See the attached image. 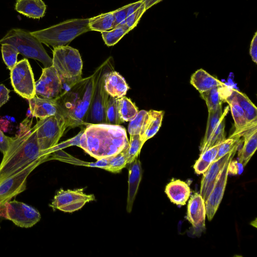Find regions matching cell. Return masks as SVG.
<instances>
[{"label": "cell", "mask_w": 257, "mask_h": 257, "mask_svg": "<svg viewBox=\"0 0 257 257\" xmlns=\"http://www.w3.org/2000/svg\"><path fill=\"white\" fill-rule=\"evenodd\" d=\"M26 118L0 164V183L33 162L48 158L41 151L37 138L36 127Z\"/></svg>", "instance_id": "obj_1"}, {"label": "cell", "mask_w": 257, "mask_h": 257, "mask_svg": "<svg viewBox=\"0 0 257 257\" xmlns=\"http://www.w3.org/2000/svg\"><path fill=\"white\" fill-rule=\"evenodd\" d=\"M125 128L120 125L87 124L79 147L97 160L115 155L128 145Z\"/></svg>", "instance_id": "obj_2"}, {"label": "cell", "mask_w": 257, "mask_h": 257, "mask_svg": "<svg viewBox=\"0 0 257 257\" xmlns=\"http://www.w3.org/2000/svg\"><path fill=\"white\" fill-rule=\"evenodd\" d=\"M89 31V19H75L31 33L42 43L55 48L66 46L77 36Z\"/></svg>", "instance_id": "obj_3"}, {"label": "cell", "mask_w": 257, "mask_h": 257, "mask_svg": "<svg viewBox=\"0 0 257 257\" xmlns=\"http://www.w3.org/2000/svg\"><path fill=\"white\" fill-rule=\"evenodd\" d=\"M7 43L14 46L26 58L41 62L45 68L52 66L53 61L42 45L30 32L21 29H12L0 40V44Z\"/></svg>", "instance_id": "obj_4"}, {"label": "cell", "mask_w": 257, "mask_h": 257, "mask_svg": "<svg viewBox=\"0 0 257 257\" xmlns=\"http://www.w3.org/2000/svg\"><path fill=\"white\" fill-rule=\"evenodd\" d=\"M112 57L108 58L97 68V74L92 98L85 124L106 123L105 110L109 95L104 87L106 74L114 70Z\"/></svg>", "instance_id": "obj_5"}, {"label": "cell", "mask_w": 257, "mask_h": 257, "mask_svg": "<svg viewBox=\"0 0 257 257\" xmlns=\"http://www.w3.org/2000/svg\"><path fill=\"white\" fill-rule=\"evenodd\" d=\"M37 138L41 151L48 158L67 127L63 115L57 114L40 119L35 125Z\"/></svg>", "instance_id": "obj_6"}, {"label": "cell", "mask_w": 257, "mask_h": 257, "mask_svg": "<svg viewBox=\"0 0 257 257\" xmlns=\"http://www.w3.org/2000/svg\"><path fill=\"white\" fill-rule=\"evenodd\" d=\"M52 61L60 78L78 80L82 78L83 63L77 49L67 45L54 48Z\"/></svg>", "instance_id": "obj_7"}, {"label": "cell", "mask_w": 257, "mask_h": 257, "mask_svg": "<svg viewBox=\"0 0 257 257\" xmlns=\"http://www.w3.org/2000/svg\"><path fill=\"white\" fill-rule=\"evenodd\" d=\"M0 216L24 228L33 226L41 219V214L36 209L16 200L7 202L0 206Z\"/></svg>", "instance_id": "obj_8"}, {"label": "cell", "mask_w": 257, "mask_h": 257, "mask_svg": "<svg viewBox=\"0 0 257 257\" xmlns=\"http://www.w3.org/2000/svg\"><path fill=\"white\" fill-rule=\"evenodd\" d=\"M10 71L11 84L15 91L28 100L33 97L36 95L35 81L28 60L24 58L18 62Z\"/></svg>", "instance_id": "obj_9"}, {"label": "cell", "mask_w": 257, "mask_h": 257, "mask_svg": "<svg viewBox=\"0 0 257 257\" xmlns=\"http://www.w3.org/2000/svg\"><path fill=\"white\" fill-rule=\"evenodd\" d=\"M83 188L65 190L60 189L54 196L49 206L54 210L73 212L82 208L87 202L94 201L93 194H86Z\"/></svg>", "instance_id": "obj_10"}, {"label": "cell", "mask_w": 257, "mask_h": 257, "mask_svg": "<svg viewBox=\"0 0 257 257\" xmlns=\"http://www.w3.org/2000/svg\"><path fill=\"white\" fill-rule=\"evenodd\" d=\"M44 162L40 160L33 162L0 183V206L26 190L27 177L34 169Z\"/></svg>", "instance_id": "obj_11"}, {"label": "cell", "mask_w": 257, "mask_h": 257, "mask_svg": "<svg viewBox=\"0 0 257 257\" xmlns=\"http://www.w3.org/2000/svg\"><path fill=\"white\" fill-rule=\"evenodd\" d=\"M97 68L89 79L81 97L66 119L67 127L73 128L85 124L95 84Z\"/></svg>", "instance_id": "obj_12"}, {"label": "cell", "mask_w": 257, "mask_h": 257, "mask_svg": "<svg viewBox=\"0 0 257 257\" xmlns=\"http://www.w3.org/2000/svg\"><path fill=\"white\" fill-rule=\"evenodd\" d=\"M61 82L58 74L52 66L44 68L40 78L35 82L36 95L38 96L56 99L61 93Z\"/></svg>", "instance_id": "obj_13"}, {"label": "cell", "mask_w": 257, "mask_h": 257, "mask_svg": "<svg viewBox=\"0 0 257 257\" xmlns=\"http://www.w3.org/2000/svg\"><path fill=\"white\" fill-rule=\"evenodd\" d=\"M235 155H232L227 160L220 172L215 185L205 202L206 215L211 221L217 211L224 193L228 176V166Z\"/></svg>", "instance_id": "obj_14"}, {"label": "cell", "mask_w": 257, "mask_h": 257, "mask_svg": "<svg viewBox=\"0 0 257 257\" xmlns=\"http://www.w3.org/2000/svg\"><path fill=\"white\" fill-rule=\"evenodd\" d=\"M238 147L217 160L214 161L208 169L203 173L201 181L200 194L205 202L211 193L217 178L229 158L235 155Z\"/></svg>", "instance_id": "obj_15"}, {"label": "cell", "mask_w": 257, "mask_h": 257, "mask_svg": "<svg viewBox=\"0 0 257 257\" xmlns=\"http://www.w3.org/2000/svg\"><path fill=\"white\" fill-rule=\"evenodd\" d=\"M28 101L30 112L33 117L43 119L57 114L62 115L56 98H44L35 95L28 99Z\"/></svg>", "instance_id": "obj_16"}, {"label": "cell", "mask_w": 257, "mask_h": 257, "mask_svg": "<svg viewBox=\"0 0 257 257\" xmlns=\"http://www.w3.org/2000/svg\"><path fill=\"white\" fill-rule=\"evenodd\" d=\"M205 201L200 194L195 193L190 197L187 206V218L194 229L202 231L205 228Z\"/></svg>", "instance_id": "obj_17"}, {"label": "cell", "mask_w": 257, "mask_h": 257, "mask_svg": "<svg viewBox=\"0 0 257 257\" xmlns=\"http://www.w3.org/2000/svg\"><path fill=\"white\" fill-rule=\"evenodd\" d=\"M88 79L89 76L82 78L69 91L56 98L66 120L81 97Z\"/></svg>", "instance_id": "obj_18"}, {"label": "cell", "mask_w": 257, "mask_h": 257, "mask_svg": "<svg viewBox=\"0 0 257 257\" xmlns=\"http://www.w3.org/2000/svg\"><path fill=\"white\" fill-rule=\"evenodd\" d=\"M128 165V191L126 209L127 213H131L142 180L143 170L141 163L138 158Z\"/></svg>", "instance_id": "obj_19"}, {"label": "cell", "mask_w": 257, "mask_h": 257, "mask_svg": "<svg viewBox=\"0 0 257 257\" xmlns=\"http://www.w3.org/2000/svg\"><path fill=\"white\" fill-rule=\"evenodd\" d=\"M165 193L170 201L178 205H184L190 195V189L184 181L172 180L166 186Z\"/></svg>", "instance_id": "obj_20"}, {"label": "cell", "mask_w": 257, "mask_h": 257, "mask_svg": "<svg viewBox=\"0 0 257 257\" xmlns=\"http://www.w3.org/2000/svg\"><path fill=\"white\" fill-rule=\"evenodd\" d=\"M104 87L109 96L116 98L125 96L130 88L124 78L114 70L106 74Z\"/></svg>", "instance_id": "obj_21"}, {"label": "cell", "mask_w": 257, "mask_h": 257, "mask_svg": "<svg viewBox=\"0 0 257 257\" xmlns=\"http://www.w3.org/2000/svg\"><path fill=\"white\" fill-rule=\"evenodd\" d=\"M244 144L238 153V162L245 167L257 148V125H254L242 135Z\"/></svg>", "instance_id": "obj_22"}, {"label": "cell", "mask_w": 257, "mask_h": 257, "mask_svg": "<svg viewBox=\"0 0 257 257\" xmlns=\"http://www.w3.org/2000/svg\"><path fill=\"white\" fill-rule=\"evenodd\" d=\"M46 6L42 0H17L15 10L33 19H40L45 15Z\"/></svg>", "instance_id": "obj_23"}, {"label": "cell", "mask_w": 257, "mask_h": 257, "mask_svg": "<svg viewBox=\"0 0 257 257\" xmlns=\"http://www.w3.org/2000/svg\"><path fill=\"white\" fill-rule=\"evenodd\" d=\"M231 88L224 85L212 88L200 93L205 101L208 111L216 109L225 102L226 98L230 94Z\"/></svg>", "instance_id": "obj_24"}, {"label": "cell", "mask_w": 257, "mask_h": 257, "mask_svg": "<svg viewBox=\"0 0 257 257\" xmlns=\"http://www.w3.org/2000/svg\"><path fill=\"white\" fill-rule=\"evenodd\" d=\"M190 83L200 92L225 85L203 69L196 71L191 76Z\"/></svg>", "instance_id": "obj_25"}, {"label": "cell", "mask_w": 257, "mask_h": 257, "mask_svg": "<svg viewBox=\"0 0 257 257\" xmlns=\"http://www.w3.org/2000/svg\"><path fill=\"white\" fill-rule=\"evenodd\" d=\"M164 114L163 111L150 110L148 111V117L145 127L140 135L145 142L154 137L158 132L162 124Z\"/></svg>", "instance_id": "obj_26"}, {"label": "cell", "mask_w": 257, "mask_h": 257, "mask_svg": "<svg viewBox=\"0 0 257 257\" xmlns=\"http://www.w3.org/2000/svg\"><path fill=\"white\" fill-rule=\"evenodd\" d=\"M231 95L244 111L248 123L257 122V109L246 94L231 88Z\"/></svg>", "instance_id": "obj_27"}, {"label": "cell", "mask_w": 257, "mask_h": 257, "mask_svg": "<svg viewBox=\"0 0 257 257\" xmlns=\"http://www.w3.org/2000/svg\"><path fill=\"white\" fill-rule=\"evenodd\" d=\"M116 25L113 11L89 19V27L91 31L105 32L114 28Z\"/></svg>", "instance_id": "obj_28"}, {"label": "cell", "mask_w": 257, "mask_h": 257, "mask_svg": "<svg viewBox=\"0 0 257 257\" xmlns=\"http://www.w3.org/2000/svg\"><path fill=\"white\" fill-rule=\"evenodd\" d=\"M225 102L228 103L229 104L232 115L234 121V125L235 127V131L234 132H238L249 125L257 123V122L251 124L247 123L243 110L239 104L232 97L231 93L226 98Z\"/></svg>", "instance_id": "obj_29"}, {"label": "cell", "mask_w": 257, "mask_h": 257, "mask_svg": "<svg viewBox=\"0 0 257 257\" xmlns=\"http://www.w3.org/2000/svg\"><path fill=\"white\" fill-rule=\"evenodd\" d=\"M219 146L211 147L200 154L193 167L196 173L203 174L208 169L215 160Z\"/></svg>", "instance_id": "obj_30"}, {"label": "cell", "mask_w": 257, "mask_h": 257, "mask_svg": "<svg viewBox=\"0 0 257 257\" xmlns=\"http://www.w3.org/2000/svg\"><path fill=\"white\" fill-rule=\"evenodd\" d=\"M222 114V105H219L214 110L208 111L206 129L204 139L201 144L200 153L203 151L207 145L210 136L219 123Z\"/></svg>", "instance_id": "obj_31"}, {"label": "cell", "mask_w": 257, "mask_h": 257, "mask_svg": "<svg viewBox=\"0 0 257 257\" xmlns=\"http://www.w3.org/2000/svg\"><path fill=\"white\" fill-rule=\"evenodd\" d=\"M130 31V29L123 22L110 31L101 33L105 44L108 46H111L116 44Z\"/></svg>", "instance_id": "obj_32"}, {"label": "cell", "mask_w": 257, "mask_h": 257, "mask_svg": "<svg viewBox=\"0 0 257 257\" xmlns=\"http://www.w3.org/2000/svg\"><path fill=\"white\" fill-rule=\"evenodd\" d=\"M117 104L119 115L123 122L133 120L139 112L136 105L125 96L118 98Z\"/></svg>", "instance_id": "obj_33"}, {"label": "cell", "mask_w": 257, "mask_h": 257, "mask_svg": "<svg viewBox=\"0 0 257 257\" xmlns=\"http://www.w3.org/2000/svg\"><path fill=\"white\" fill-rule=\"evenodd\" d=\"M228 109L229 107L228 106L225 108L219 123L210 136L207 145L201 153L211 147L220 145L225 140L224 134L225 117L228 112Z\"/></svg>", "instance_id": "obj_34"}, {"label": "cell", "mask_w": 257, "mask_h": 257, "mask_svg": "<svg viewBox=\"0 0 257 257\" xmlns=\"http://www.w3.org/2000/svg\"><path fill=\"white\" fill-rule=\"evenodd\" d=\"M118 98L109 96L105 110L106 123L112 125H120L123 121L119 115Z\"/></svg>", "instance_id": "obj_35"}, {"label": "cell", "mask_w": 257, "mask_h": 257, "mask_svg": "<svg viewBox=\"0 0 257 257\" xmlns=\"http://www.w3.org/2000/svg\"><path fill=\"white\" fill-rule=\"evenodd\" d=\"M145 143L140 135H130V141L126 148L127 165L138 158Z\"/></svg>", "instance_id": "obj_36"}, {"label": "cell", "mask_w": 257, "mask_h": 257, "mask_svg": "<svg viewBox=\"0 0 257 257\" xmlns=\"http://www.w3.org/2000/svg\"><path fill=\"white\" fill-rule=\"evenodd\" d=\"M127 165L126 149L119 153L108 157V165L106 171L117 173Z\"/></svg>", "instance_id": "obj_37"}, {"label": "cell", "mask_w": 257, "mask_h": 257, "mask_svg": "<svg viewBox=\"0 0 257 257\" xmlns=\"http://www.w3.org/2000/svg\"><path fill=\"white\" fill-rule=\"evenodd\" d=\"M148 117V111L141 110L136 116L130 121L128 132L130 135H141L143 131Z\"/></svg>", "instance_id": "obj_38"}, {"label": "cell", "mask_w": 257, "mask_h": 257, "mask_svg": "<svg viewBox=\"0 0 257 257\" xmlns=\"http://www.w3.org/2000/svg\"><path fill=\"white\" fill-rule=\"evenodd\" d=\"M1 51L4 62L10 70L17 63V56L19 52L13 45L4 43L1 44Z\"/></svg>", "instance_id": "obj_39"}, {"label": "cell", "mask_w": 257, "mask_h": 257, "mask_svg": "<svg viewBox=\"0 0 257 257\" xmlns=\"http://www.w3.org/2000/svg\"><path fill=\"white\" fill-rule=\"evenodd\" d=\"M143 1L141 0L113 11L117 25L123 22L127 17L140 7Z\"/></svg>", "instance_id": "obj_40"}, {"label": "cell", "mask_w": 257, "mask_h": 257, "mask_svg": "<svg viewBox=\"0 0 257 257\" xmlns=\"http://www.w3.org/2000/svg\"><path fill=\"white\" fill-rule=\"evenodd\" d=\"M241 142L242 141L240 139L230 138L225 139L219 145L214 161L218 160L223 156L231 152L235 148L238 147Z\"/></svg>", "instance_id": "obj_41"}, {"label": "cell", "mask_w": 257, "mask_h": 257, "mask_svg": "<svg viewBox=\"0 0 257 257\" xmlns=\"http://www.w3.org/2000/svg\"><path fill=\"white\" fill-rule=\"evenodd\" d=\"M146 11L145 5L143 2L138 9L126 18L124 22L131 30L137 26L140 18Z\"/></svg>", "instance_id": "obj_42"}, {"label": "cell", "mask_w": 257, "mask_h": 257, "mask_svg": "<svg viewBox=\"0 0 257 257\" xmlns=\"http://www.w3.org/2000/svg\"><path fill=\"white\" fill-rule=\"evenodd\" d=\"M13 141V138L6 136L0 129V151L3 155L8 151Z\"/></svg>", "instance_id": "obj_43"}, {"label": "cell", "mask_w": 257, "mask_h": 257, "mask_svg": "<svg viewBox=\"0 0 257 257\" xmlns=\"http://www.w3.org/2000/svg\"><path fill=\"white\" fill-rule=\"evenodd\" d=\"M243 167L242 164L238 161L232 159L228 166V174L240 175L243 172Z\"/></svg>", "instance_id": "obj_44"}, {"label": "cell", "mask_w": 257, "mask_h": 257, "mask_svg": "<svg viewBox=\"0 0 257 257\" xmlns=\"http://www.w3.org/2000/svg\"><path fill=\"white\" fill-rule=\"evenodd\" d=\"M249 54L251 57L252 60L255 63L257 62V35L256 32L255 33L254 35L251 40Z\"/></svg>", "instance_id": "obj_45"}, {"label": "cell", "mask_w": 257, "mask_h": 257, "mask_svg": "<svg viewBox=\"0 0 257 257\" xmlns=\"http://www.w3.org/2000/svg\"><path fill=\"white\" fill-rule=\"evenodd\" d=\"M10 90L4 84H0V108L9 99Z\"/></svg>", "instance_id": "obj_46"}, {"label": "cell", "mask_w": 257, "mask_h": 257, "mask_svg": "<svg viewBox=\"0 0 257 257\" xmlns=\"http://www.w3.org/2000/svg\"><path fill=\"white\" fill-rule=\"evenodd\" d=\"M144 3L145 9H147L151 8L152 6L161 2L162 0H142Z\"/></svg>", "instance_id": "obj_47"}, {"label": "cell", "mask_w": 257, "mask_h": 257, "mask_svg": "<svg viewBox=\"0 0 257 257\" xmlns=\"http://www.w3.org/2000/svg\"><path fill=\"white\" fill-rule=\"evenodd\" d=\"M0 228H1V227H0Z\"/></svg>", "instance_id": "obj_48"}]
</instances>
